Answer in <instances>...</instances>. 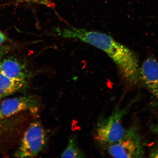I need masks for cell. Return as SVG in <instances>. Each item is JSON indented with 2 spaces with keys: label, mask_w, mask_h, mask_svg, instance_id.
I'll return each mask as SVG.
<instances>
[{
  "label": "cell",
  "mask_w": 158,
  "mask_h": 158,
  "mask_svg": "<svg viewBox=\"0 0 158 158\" xmlns=\"http://www.w3.org/2000/svg\"><path fill=\"white\" fill-rule=\"evenodd\" d=\"M60 35L63 38L78 40L104 51L113 61L122 78L127 84L135 85L140 81L137 56L112 37L98 31L74 27L61 29Z\"/></svg>",
  "instance_id": "cell-1"
},
{
  "label": "cell",
  "mask_w": 158,
  "mask_h": 158,
  "mask_svg": "<svg viewBox=\"0 0 158 158\" xmlns=\"http://www.w3.org/2000/svg\"><path fill=\"white\" fill-rule=\"evenodd\" d=\"M130 108L117 110L108 117L102 118L98 123L95 138L102 145L116 143L127 135L129 129H126L122 123V119Z\"/></svg>",
  "instance_id": "cell-2"
},
{
  "label": "cell",
  "mask_w": 158,
  "mask_h": 158,
  "mask_svg": "<svg viewBox=\"0 0 158 158\" xmlns=\"http://www.w3.org/2000/svg\"><path fill=\"white\" fill-rule=\"evenodd\" d=\"M47 141L46 131L43 126L38 122H33L25 132L15 156L35 157L44 149Z\"/></svg>",
  "instance_id": "cell-3"
},
{
  "label": "cell",
  "mask_w": 158,
  "mask_h": 158,
  "mask_svg": "<svg viewBox=\"0 0 158 158\" xmlns=\"http://www.w3.org/2000/svg\"><path fill=\"white\" fill-rule=\"evenodd\" d=\"M108 152L115 158H138L143 155L141 139L135 127L129 128L123 139L109 145Z\"/></svg>",
  "instance_id": "cell-4"
},
{
  "label": "cell",
  "mask_w": 158,
  "mask_h": 158,
  "mask_svg": "<svg viewBox=\"0 0 158 158\" xmlns=\"http://www.w3.org/2000/svg\"><path fill=\"white\" fill-rule=\"evenodd\" d=\"M39 104L34 97L25 96L8 98L0 103V120L6 119L20 112L38 111Z\"/></svg>",
  "instance_id": "cell-5"
},
{
  "label": "cell",
  "mask_w": 158,
  "mask_h": 158,
  "mask_svg": "<svg viewBox=\"0 0 158 158\" xmlns=\"http://www.w3.org/2000/svg\"><path fill=\"white\" fill-rule=\"evenodd\" d=\"M140 81L158 99V61L153 57L144 60L139 70Z\"/></svg>",
  "instance_id": "cell-6"
},
{
  "label": "cell",
  "mask_w": 158,
  "mask_h": 158,
  "mask_svg": "<svg viewBox=\"0 0 158 158\" xmlns=\"http://www.w3.org/2000/svg\"><path fill=\"white\" fill-rule=\"evenodd\" d=\"M0 72L13 80L27 84L29 73L27 67L15 58L0 61Z\"/></svg>",
  "instance_id": "cell-7"
},
{
  "label": "cell",
  "mask_w": 158,
  "mask_h": 158,
  "mask_svg": "<svg viewBox=\"0 0 158 158\" xmlns=\"http://www.w3.org/2000/svg\"><path fill=\"white\" fill-rule=\"evenodd\" d=\"M27 84L13 80L0 72V101L23 89Z\"/></svg>",
  "instance_id": "cell-8"
},
{
  "label": "cell",
  "mask_w": 158,
  "mask_h": 158,
  "mask_svg": "<svg viewBox=\"0 0 158 158\" xmlns=\"http://www.w3.org/2000/svg\"><path fill=\"white\" fill-rule=\"evenodd\" d=\"M62 158H84L85 154L79 148L76 140L72 138L69 141L68 146L61 154Z\"/></svg>",
  "instance_id": "cell-9"
},
{
  "label": "cell",
  "mask_w": 158,
  "mask_h": 158,
  "mask_svg": "<svg viewBox=\"0 0 158 158\" xmlns=\"http://www.w3.org/2000/svg\"><path fill=\"white\" fill-rule=\"evenodd\" d=\"M23 1L35 2L48 5L50 3V1L51 0H23Z\"/></svg>",
  "instance_id": "cell-10"
},
{
  "label": "cell",
  "mask_w": 158,
  "mask_h": 158,
  "mask_svg": "<svg viewBox=\"0 0 158 158\" xmlns=\"http://www.w3.org/2000/svg\"><path fill=\"white\" fill-rule=\"evenodd\" d=\"M8 48L6 47H0V61L2 57L7 53Z\"/></svg>",
  "instance_id": "cell-11"
},
{
  "label": "cell",
  "mask_w": 158,
  "mask_h": 158,
  "mask_svg": "<svg viewBox=\"0 0 158 158\" xmlns=\"http://www.w3.org/2000/svg\"><path fill=\"white\" fill-rule=\"evenodd\" d=\"M151 129L153 132L158 135V121L152 125Z\"/></svg>",
  "instance_id": "cell-12"
},
{
  "label": "cell",
  "mask_w": 158,
  "mask_h": 158,
  "mask_svg": "<svg viewBox=\"0 0 158 158\" xmlns=\"http://www.w3.org/2000/svg\"><path fill=\"white\" fill-rule=\"evenodd\" d=\"M7 38L5 35L0 31V46L7 40Z\"/></svg>",
  "instance_id": "cell-13"
},
{
  "label": "cell",
  "mask_w": 158,
  "mask_h": 158,
  "mask_svg": "<svg viewBox=\"0 0 158 158\" xmlns=\"http://www.w3.org/2000/svg\"><path fill=\"white\" fill-rule=\"evenodd\" d=\"M151 156V157L158 158V148L152 153Z\"/></svg>",
  "instance_id": "cell-14"
}]
</instances>
